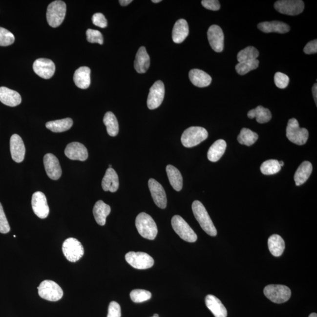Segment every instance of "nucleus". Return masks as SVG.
<instances>
[{
	"label": "nucleus",
	"mask_w": 317,
	"mask_h": 317,
	"mask_svg": "<svg viewBox=\"0 0 317 317\" xmlns=\"http://www.w3.org/2000/svg\"><path fill=\"white\" fill-rule=\"evenodd\" d=\"M192 211L194 217L203 231L211 236H216L217 234V230L202 203L198 200L194 201L192 204Z\"/></svg>",
	"instance_id": "1"
},
{
	"label": "nucleus",
	"mask_w": 317,
	"mask_h": 317,
	"mask_svg": "<svg viewBox=\"0 0 317 317\" xmlns=\"http://www.w3.org/2000/svg\"><path fill=\"white\" fill-rule=\"evenodd\" d=\"M135 225L141 236L149 240H154L158 234V228L153 218L145 213H141L136 217Z\"/></svg>",
	"instance_id": "2"
},
{
	"label": "nucleus",
	"mask_w": 317,
	"mask_h": 317,
	"mask_svg": "<svg viewBox=\"0 0 317 317\" xmlns=\"http://www.w3.org/2000/svg\"><path fill=\"white\" fill-rule=\"evenodd\" d=\"M208 137L207 130L200 127H191L183 132L181 142L186 148L197 146Z\"/></svg>",
	"instance_id": "3"
},
{
	"label": "nucleus",
	"mask_w": 317,
	"mask_h": 317,
	"mask_svg": "<svg viewBox=\"0 0 317 317\" xmlns=\"http://www.w3.org/2000/svg\"><path fill=\"white\" fill-rule=\"evenodd\" d=\"M66 5L63 1H55L48 5L46 19L51 27L56 28L62 24L65 19Z\"/></svg>",
	"instance_id": "4"
},
{
	"label": "nucleus",
	"mask_w": 317,
	"mask_h": 317,
	"mask_svg": "<svg viewBox=\"0 0 317 317\" xmlns=\"http://www.w3.org/2000/svg\"><path fill=\"white\" fill-rule=\"evenodd\" d=\"M309 133L307 129L299 127L297 120L290 119L288 122L286 128V136L290 142L297 145H303L306 143Z\"/></svg>",
	"instance_id": "5"
},
{
	"label": "nucleus",
	"mask_w": 317,
	"mask_h": 317,
	"mask_svg": "<svg viewBox=\"0 0 317 317\" xmlns=\"http://www.w3.org/2000/svg\"><path fill=\"white\" fill-rule=\"evenodd\" d=\"M40 297L49 301H57L63 298V293L61 287L55 282L44 280L37 287Z\"/></svg>",
	"instance_id": "6"
},
{
	"label": "nucleus",
	"mask_w": 317,
	"mask_h": 317,
	"mask_svg": "<svg viewBox=\"0 0 317 317\" xmlns=\"http://www.w3.org/2000/svg\"><path fill=\"white\" fill-rule=\"evenodd\" d=\"M264 294L270 301L281 304L289 300L292 292L290 288L284 285L271 284L264 288Z\"/></svg>",
	"instance_id": "7"
},
{
	"label": "nucleus",
	"mask_w": 317,
	"mask_h": 317,
	"mask_svg": "<svg viewBox=\"0 0 317 317\" xmlns=\"http://www.w3.org/2000/svg\"><path fill=\"white\" fill-rule=\"evenodd\" d=\"M171 226L174 232L183 240L189 243H193L197 239V234L190 228L187 222L179 215L174 216L171 219Z\"/></svg>",
	"instance_id": "8"
},
{
	"label": "nucleus",
	"mask_w": 317,
	"mask_h": 317,
	"mask_svg": "<svg viewBox=\"0 0 317 317\" xmlns=\"http://www.w3.org/2000/svg\"><path fill=\"white\" fill-rule=\"evenodd\" d=\"M63 252L66 259L75 263L79 260L84 254L82 244L75 238H68L63 244Z\"/></svg>",
	"instance_id": "9"
},
{
	"label": "nucleus",
	"mask_w": 317,
	"mask_h": 317,
	"mask_svg": "<svg viewBox=\"0 0 317 317\" xmlns=\"http://www.w3.org/2000/svg\"><path fill=\"white\" fill-rule=\"evenodd\" d=\"M125 260L133 268L144 270L153 266L154 260L150 255L144 252H130L125 255Z\"/></svg>",
	"instance_id": "10"
},
{
	"label": "nucleus",
	"mask_w": 317,
	"mask_h": 317,
	"mask_svg": "<svg viewBox=\"0 0 317 317\" xmlns=\"http://www.w3.org/2000/svg\"><path fill=\"white\" fill-rule=\"evenodd\" d=\"M278 12L288 16H297L304 9V2L301 0H281L274 5Z\"/></svg>",
	"instance_id": "11"
},
{
	"label": "nucleus",
	"mask_w": 317,
	"mask_h": 317,
	"mask_svg": "<svg viewBox=\"0 0 317 317\" xmlns=\"http://www.w3.org/2000/svg\"><path fill=\"white\" fill-rule=\"evenodd\" d=\"M165 96V85L161 81H156L151 87L148 95L147 106L151 110L161 106Z\"/></svg>",
	"instance_id": "12"
},
{
	"label": "nucleus",
	"mask_w": 317,
	"mask_h": 317,
	"mask_svg": "<svg viewBox=\"0 0 317 317\" xmlns=\"http://www.w3.org/2000/svg\"><path fill=\"white\" fill-rule=\"evenodd\" d=\"M31 204L34 213L40 219L48 217L49 208L44 194L41 191L34 193L32 196Z\"/></svg>",
	"instance_id": "13"
},
{
	"label": "nucleus",
	"mask_w": 317,
	"mask_h": 317,
	"mask_svg": "<svg viewBox=\"0 0 317 317\" xmlns=\"http://www.w3.org/2000/svg\"><path fill=\"white\" fill-rule=\"evenodd\" d=\"M148 186L156 205L159 208L165 209L167 206V197L163 186L154 179L149 180Z\"/></svg>",
	"instance_id": "14"
},
{
	"label": "nucleus",
	"mask_w": 317,
	"mask_h": 317,
	"mask_svg": "<svg viewBox=\"0 0 317 317\" xmlns=\"http://www.w3.org/2000/svg\"><path fill=\"white\" fill-rule=\"evenodd\" d=\"M33 69L41 78L49 79L55 73V65L53 61L50 60L39 58L34 63Z\"/></svg>",
	"instance_id": "15"
},
{
	"label": "nucleus",
	"mask_w": 317,
	"mask_h": 317,
	"mask_svg": "<svg viewBox=\"0 0 317 317\" xmlns=\"http://www.w3.org/2000/svg\"><path fill=\"white\" fill-rule=\"evenodd\" d=\"M208 38L211 46L216 52H222L224 48L225 36L222 29L219 26L213 25L209 27Z\"/></svg>",
	"instance_id": "16"
},
{
	"label": "nucleus",
	"mask_w": 317,
	"mask_h": 317,
	"mask_svg": "<svg viewBox=\"0 0 317 317\" xmlns=\"http://www.w3.org/2000/svg\"><path fill=\"white\" fill-rule=\"evenodd\" d=\"M43 165L49 178L55 180L60 178L62 174V169L59 161L53 154H46L43 157Z\"/></svg>",
	"instance_id": "17"
},
{
	"label": "nucleus",
	"mask_w": 317,
	"mask_h": 317,
	"mask_svg": "<svg viewBox=\"0 0 317 317\" xmlns=\"http://www.w3.org/2000/svg\"><path fill=\"white\" fill-rule=\"evenodd\" d=\"M65 154L68 158L71 160L85 161L88 157V150L85 146L79 142H72L66 146Z\"/></svg>",
	"instance_id": "18"
},
{
	"label": "nucleus",
	"mask_w": 317,
	"mask_h": 317,
	"mask_svg": "<svg viewBox=\"0 0 317 317\" xmlns=\"http://www.w3.org/2000/svg\"><path fill=\"white\" fill-rule=\"evenodd\" d=\"M10 152L11 157L17 163L24 161L25 148L22 139L19 135L14 134L10 139Z\"/></svg>",
	"instance_id": "19"
},
{
	"label": "nucleus",
	"mask_w": 317,
	"mask_h": 317,
	"mask_svg": "<svg viewBox=\"0 0 317 317\" xmlns=\"http://www.w3.org/2000/svg\"><path fill=\"white\" fill-rule=\"evenodd\" d=\"M21 97L19 92L7 87H0V101L5 106L14 107L21 103Z\"/></svg>",
	"instance_id": "20"
},
{
	"label": "nucleus",
	"mask_w": 317,
	"mask_h": 317,
	"mask_svg": "<svg viewBox=\"0 0 317 317\" xmlns=\"http://www.w3.org/2000/svg\"><path fill=\"white\" fill-rule=\"evenodd\" d=\"M206 306L215 317H227L228 311L220 299L213 295H208L205 299Z\"/></svg>",
	"instance_id": "21"
},
{
	"label": "nucleus",
	"mask_w": 317,
	"mask_h": 317,
	"mask_svg": "<svg viewBox=\"0 0 317 317\" xmlns=\"http://www.w3.org/2000/svg\"><path fill=\"white\" fill-rule=\"evenodd\" d=\"M258 28L263 33H277L285 34L289 33L290 26L286 23L278 21L261 22L258 24Z\"/></svg>",
	"instance_id": "22"
},
{
	"label": "nucleus",
	"mask_w": 317,
	"mask_h": 317,
	"mask_svg": "<svg viewBox=\"0 0 317 317\" xmlns=\"http://www.w3.org/2000/svg\"><path fill=\"white\" fill-rule=\"evenodd\" d=\"M119 178L117 173L112 168H108L102 181V187L106 191L114 193L119 188Z\"/></svg>",
	"instance_id": "23"
},
{
	"label": "nucleus",
	"mask_w": 317,
	"mask_h": 317,
	"mask_svg": "<svg viewBox=\"0 0 317 317\" xmlns=\"http://www.w3.org/2000/svg\"><path fill=\"white\" fill-rule=\"evenodd\" d=\"M150 66V57L145 46L139 48L136 53L134 67L139 74L145 73Z\"/></svg>",
	"instance_id": "24"
},
{
	"label": "nucleus",
	"mask_w": 317,
	"mask_h": 317,
	"mask_svg": "<svg viewBox=\"0 0 317 317\" xmlns=\"http://www.w3.org/2000/svg\"><path fill=\"white\" fill-rule=\"evenodd\" d=\"M189 79L191 83L199 88H204L211 85V77L205 71L198 69H193L189 72Z\"/></svg>",
	"instance_id": "25"
},
{
	"label": "nucleus",
	"mask_w": 317,
	"mask_h": 317,
	"mask_svg": "<svg viewBox=\"0 0 317 317\" xmlns=\"http://www.w3.org/2000/svg\"><path fill=\"white\" fill-rule=\"evenodd\" d=\"M75 85L81 89H87L91 84V69L82 66L77 69L74 75Z\"/></svg>",
	"instance_id": "26"
},
{
	"label": "nucleus",
	"mask_w": 317,
	"mask_h": 317,
	"mask_svg": "<svg viewBox=\"0 0 317 317\" xmlns=\"http://www.w3.org/2000/svg\"><path fill=\"white\" fill-rule=\"evenodd\" d=\"M189 33V25L184 19L177 20L174 24L172 31V39L174 42L180 43L184 42Z\"/></svg>",
	"instance_id": "27"
},
{
	"label": "nucleus",
	"mask_w": 317,
	"mask_h": 317,
	"mask_svg": "<svg viewBox=\"0 0 317 317\" xmlns=\"http://www.w3.org/2000/svg\"><path fill=\"white\" fill-rule=\"evenodd\" d=\"M111 209L108 205L103 200H98L93 209V214L96 222L100 226H104L106 223V217L110 213Z\"/></svg>",
	"instance_id": "28"
},
{
	"label": "nucleus",
	"mask_w": 317,
	"mask_h": 317,
	"mask_svg": "<svg viewBox=\"0 0 317 317\" xmlns=\"http://www.w3.org/2000/svg\"><path fill=\"white\" fill-rule=\"evenodd\" d=\"M312 171L313 166L310 162H302L296 171L294 177L296 185L298 186L303 185L309 178Z\"/></svg>",
	"instance_id": "29"
},
{
	"label": "nucleus",
	"mask_w": 317,
	"mask_h": 317,
	"mask_svg": "<svg viewBox=\"0 0 317 317\" xmlns=\"http://www.w3.org/2000/svg\"><path fill=\"white\" fill-rule=\"evenodd\" d=\"M227 147L225 141L219 139L211 145L208 152V158L212 162H216L225 153Z\"/></svg>",
	"instance_id": "30"
},
{
	"label": "nucleus",
	"mask_w": 317,
	"mask_h": 317,
	"mask_svg": "<svg viewBox=\"0 0 317 317\" xmlns=\"http://www.w3.org/2000/svg\"><path fill=\"white\" fill-rule=\"evenodd\" d=\"M268 246L270 253L275 257H280L285 249V242L283 238L278 234L271 235L268 240Z\"/></svg>",
	"instance_id": "31"
},
{
	"label": "nucleus",
	"mask_w": 317,
	"mask_h": 317,
	"mask_svg": "<svg viewBox=\"0 0 317 317\" xmlns=\"http://www.w3.org/2000/svg\"><path fill=\"white\" fill-rule=\"evenodd\" d=\"M167 173L168 179L174 190L179 191L183 188V177L180 171L172 165H168Z\"/></svg>",
	"instance_id": "32"
},
{
	"label": "nucleus",
	"mask_w": 317,
	"mask_h": 317,
	"mask_svg": "<svg viewBox=\"0 0 317 317\" xmlns=\"http://www.w3.org/2000/svg\"><path fill=\"white\" fill-rule=\"evenodd\" d=\"M247 116L250 119L256 118L259 124H265L269 122L272 118V113L269 109L262 106H258L256 108L249 110Z\"/></svg>",
	"instance_id": "33"
},
{
	"label": "nucleus",
	"mask_w": 317,
	"mask_h": 317,
	"mask_svg": "<svg viewBox=\"0 0 317 317\" xmlns=\"http://www.w3.org/2000/svg\"><path fill=\"white\" fill-rule=\"evenodd\" d=\"M72 125L73 121L72 119L68 118L48 122L46 124V127L52 132L58 133L66 131L71 128Z\"/></svg>",
	"instance_id": "34"
},
{
	"label": "nucleus",
	"mask_w": 317,
	"mask_h": 317,
	"mask_svg": "<svg viewBox=\"0 0 317 317\" xmlns=\"http://www.w3.org/2000/svg\"><path fill=\"white\" fill-rule=\"evenodd\" d=\"M104 123L106 127L107 132L110 136H117L119 132V124L116 116L111 112L106 113L104 118Z\"/></svg>",
	"instance_id": "35"
},
{
	"label": "nucleus",
	"mask_w": 317,
	"mask_h": 317,
	"mask_svg": "<svg viewBox=\"0 0 317 317\" xmlns=\"http://www.w3.org/2000/svg\"><path fill=\"white\" fill-rule=\"evenodd\" d=\"M258 138V135L257 133L249 129L243 128L238 136L237 140L240 144L249 147L254 144L257 141Z\"/></svg>",
	"instance_id": "36"
},
{
	"label": "nucleus",
	"mask_w": 317,
	"mask_h": 317,
	"mask_svg": "<svg viewBox=\"0 0 317 317\" xmlns=\"http://www.w3.org/2000/svg\"><path fill=\"white\" fill-rule=\"evenodd\" d=\"M259 56V52L254 46H250L242 49L237 54L238 63L257 60Z\"/></svg>",
	"instance_id": "37"
},
{
	"label": "nucleus",
	"mask_w": 317,
	"mask_h": 317,
	"mask_svg": "<svg viewBox=\"0 0 317 317\" xmlns=\"http://www.w3.org/2000/svg\"><path fill=\"white\" fill-rule=\"evenodd\" d=\"M281 167L277 160L270 159L263 163L260 167L261 173L265 175H272L277 173Z\"/></svg>",
	"instance_id": "38"
},
{
	"label": "nucleus",
	"mask_w": 317,
	"mask_h": 317,
	"mask_svg": "<svg viewBox=\"0 0 317 317\" xmlns=\"http://www.w3.org/2000/svg\"><path fill=\"white\" fill-rule=\"evenodd\" d=\"M259 65V61L254 60L253 61H246V62L238 63L235 66V70L237 73L241 75H246L250 71L254 70Z\"/></svg>",
	"instance_id": "39"
},
{
	"label": "nucleus",
	"mask_w": 317,
	"mask_h": 317,
	"mask_svg": "<svg viewBox=\"0 0 317 317\" xmlns=\"http://www.w3.org/2000/svg\"><path fill=\"white\" fill-rule=\"evenodd\" d=\"M130 298L136 303L147 301L150 299L152 294L149 291L136 289L132 291L130 294Z\"/></svg>",
	"instance_id": "40"
},
{
	"label": "nucleus",
	"mask_w": 317,
	"mask_h": 317,
	"mask_svg": "<svg viewBox=\"0 0 317 317\" xmlns=\"http://www.w3.org/2000/svg\"><path fill=\"white\" fill-rule=\"evenodd\" d=\"M15 37L10 31L4 28L0 27V46H9L14 42Z\"/></svg>",
	"instance_id": "41"
},
{
	"label": "nucleus",
	"mask_w": 317,
	"mask_h": 317,
	"mask_svg": "<svg viewBox=\"0 0 317 317\" xmlns=\"http://www.w3.org/2000/svg\"><path fill=\"white\" fill-rule=\"evenodd\" d=\"M86 34L87 41L89 42L98 43L100 45L103 44V36L100 31L88 29V30H87Z\"/></svg>",
	"instance_id": "42"
},
{
	"label": "nucleus",
	"mask_w": 317,
	"mask_h": 317,
	"mask_svg": "<svg viewBox=\"0 0 317 317\" xmlns=\"http://www.w3.org/2000/svg\"><path fill=\"white\" fill-rule=\"evenodd\" d=\"M289 82V77L287 75L280 72H276L275 75V83L278 88L284 89L287 88Z\"/></svg>",
	"instance_id": "43"
},
{
	"label": "nucleus",
	"mask_w": 317,
	"mask_h": 317,
	"mask_svg": "<svg viewBox=\"0 0 317 317\" xmlns=\"http://www.w3.org/2000/svg\"><path fill=\"white\" fill-rule=\"evenodd\" d=\"M10 231V227L8 222L1 203H0V232L2 234L8 233Z\"/></svg>",
	"instance_id": "44"
},
{
	"label": "nucleus",
	"mask_w": 317,
	"mask_h": 317,
	"mask_svg": "<svg viewBox=\"0 0 317 317\" xmlns=\"http://www.w3.org/2000/svg\"><path fill=\"white\" fill-rule=\"evenodd\" d=\"M107 317H121L120 305L117 302L112 301L109 305Z\"/></svg>",
	"instance_id": "45"
},
{
	"label": "nucleus",
	"mask_w": 317,
	"mask_h": 317,
	"mask_svg": "<svg viewBox=\"0 0 317 317\" xmlns=\"http://www.w3.org/2000/svg\"><path fill=\"white\" fill-rule=\"evenodd\" d=\"M93 24L97 27L101 28H106L107 27V20L105 17L104 14L102 13H96L92 16V18Z\"/></svg>",
	"instance_id": "46"
},
{
	"label": "nucleus",
	"mask_w": 317,
	"mask_h": 317,
	"mask_svg": "<svg viewBox=\"0 0 317 317\" xmlns=\"http://www.w3.org/2000/svg\"><path fill=\"white\" fill-rule=\"evenodd\" d=\"M202 4L209 10L218 11L220 8V2L218 0H203Z\"/></svg>",
	"instance_id": "47"
},
{
	"label": "nucleus",
	"mask_w": 317,
	"mask_h": 317,
	"mask_svg": "<svg viewBox=\"0 0 317 317\" xmlns=\"http://www.w3.org/2000/svg\"><path fill=\"white\" fill-rule=\"evenodd\" d=\"M304 52L306 54H316L317 52V41L314 40L305 45Z\"/></svg>",
	"instance_id": "48"
},
{
	"label": "nucleus",
	"mask_w": 317,
	"mask_h": 317,
	"mask_svg": "<svg viewBox=\"0 0 317 317\" xmlns=\"http://www.w3.org/2000/svg\"><path fill=\"white\" fill-rule=\"evenodd\" d=\"M312 91H313V97L314 99V101H315V103L317 105V84H314L313 87L312 89Z\"/></svg>",
	"instance_id": "49"
},
{
	"label": "nucleus",
	"mask_w": 317,
	"mask_h": 317,
	"mask_svg": "<svg viewBox=\"0 0 317 317\" xmlns=\"http://www.w3.org/2000/svg\"><path fill=\"white\" fill-rule=\"evenodd\" d=\"M119 2L122 6H127V5L131 3L132 0H120Z\"/></svg>",
	"instance_id": "50"
},
{
	"label": "nucleus",
	"mask_w": 317,
	"mask_h": 317,
	"mask_svg": "<svg viewBox=\"0 0 317 317\" xmlns=\"http://www.w3.org/2000/svg\"><path fill=\"white\" fill-rule=\"evenodd\" d=\"M308 317H317V314L316 313H312Z\"/></svg>",
	"instance_id": "51"
},
{
	"label": "nucleus",
	"mask_w": 317,
	"mask_h": 317,
	"mask_svg": "<svg viewBox=\"0 0 317 317\" xmlns=\"http://www.w3.org/2000/svg\"><path fill=\"white\" fill-rule=\"evenodd\" d=\"M154 3H158V2H161V0H152V1Z\"/></svg>",
	"instance_id": "52"
},
{
	"label": "nucleus",
	"mask_w": 317,
	"mask_h": 317,
	"mask_svg": "<svg viewBox=\"0 0 317 317\" xmlns=\"http://www.w3.org/2000/svg\"><path fill=\"white\" fill-rule=\"evenodd\" d=\"M279 164H280V167L282 168L284 166V162L283 161L279 162Z\"/></svg>",
	"instance_id": "53"
},
{
	"label": "nucleus",
	"mask_w": 317,
	"mask_h": 317,
	"mask_svg": "<svg viewBox=\"0 0 317 317\" xmlns=\"http://www.w3.org/2000/svg\"><path fill=\"white\" fill-rule=\"evenodd\" d=\"M153 317H159V315H158V314H154Z\"/></svg>",
	"instance_id": "54"
},
{
	"label": "nucleus",
	"mask_w": 317,
	"mask_h": 317,
	"mask_svg": "<svg viewBox=\"0 0 317 317\" xmlns=\"http://www.w3.org/2000/svg\"></svg>",
	"instance_id": "55"
}]
</instances>
